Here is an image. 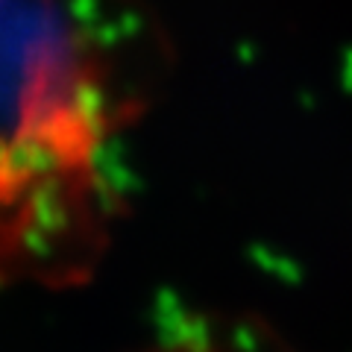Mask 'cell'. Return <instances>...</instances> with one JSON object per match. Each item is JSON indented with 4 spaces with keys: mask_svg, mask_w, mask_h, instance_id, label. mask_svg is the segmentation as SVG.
Masks as SVG:
<instances>
[{
    "mask_svg": "<svg viewBox=\"0 0 352 352\" xmlns=\"http://www.w3.org/2000/svg\"><path fill=\"white\" fill-rule=\"evenodd\" d=\"M6 15H30L27 9L21 12L12 6V0H0V91L18 85L30 103L32 124L38 129L47 126L53 118H59L68 103L62 100L65 94V76L62 71H53V59L44 47L47 32L41 24H3Z\"/></svg>",
    "mask_w": 352,
    "mask_h": 352,
    "instance_id": "obj_1",
    "label": "cell"
}]
</instances>
